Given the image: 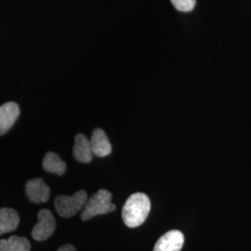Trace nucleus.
<instances>
[{
    "mask_svg": "<svg viewBox=\"0 0 251 251\" xmlns=\"http://www.w3.org/2000/svg\"><path fill=\"white\" fill-rule=\"evenodd\" d=\"M151 209V202L144 193H135L126 199L122 208V219L129 228L143 225Z\"/></svg>",
    "mask_w": 251,
    "mask_h": 251,
    "instance_id": "1",
    "label": "nucleus"
},
{
    "mask_svg": "<svg viewBox=\"0 0 251 251\" xmlns=\"http://www.w3.org/2000/svg\"><path fill=\"white\" fill-rule=\"evenodd\" d=\"M116 208V205L112 203V194L105 189H100L87 200L82 209L81 220L86 222L96 216L113 212Z\"/></svg>",
    "mask_w": 251,
    "mask_h": 251,
    "instance_id": "2",
    "label": "nucleus"
},
{
    "mask_svg": "<svg viewBox=\"0 0 251 251\" xmlns=\"http://www.w3.org/2000/svg\"><path fill=\"white\" fill-rule=\"evenodd\" d=\"M88 200L86 191L79 190L73 196H59L54 201L55 209L63 218H70L83 209Z\"/></svg>",
    "mask_w": 251,
    "mask_h": 251,
    "instance_id": "3",
    "label": "nucleus"
},
{
    "mask_svg": "<svg viewBox=\"0 0 251 251\" xmlns=\"http://www.w3.org/2000/svg\"><path fill=\"white\" fill-rule=\"evenodd\" d=\"M56 228L53 214L49 209H41L37 215V224L32 231V236L36 241H45L51 236Z\"/></svg>",
    "mask_w": 251,
    "mask_h": 251,
    "instance_id": "4",
    "label": "nucleus"
},
{
    "mask_svg": "<svg viewBox=\"0 0 251 251\" xmlns=\"http://www.w3.org/2000/svg\"><path fill=\"white\" fill-rule=\"evenodd\" d=\"M25 192L28 199L36 204L45 203L50 198V190L40 178L30 179L25 184Z\"/></svg>",
    "mask_w": 251,
    "mask_h": 251,
    "instance_id": "5",
    "label": "nucleus"
},
{
    "mask_svg": "<svg viewBox=\"0 0 251 251\" xmlns=\"http://www.w3.org/2000/svg\"><path fill=\"white\" fill-rule=\"evenodd\" d=\"M184 243V236L178 230H171L163 234L154 245L153 251H180Z\"/></svg>",
    "mask_w": 251,
    "mask_h": 251,
    "instance_id": "6",
    "label": "nucleus"
},
{
    "mask_svg": "<svg viewBox=\"0 0 251 251\" xmlns=\"http://www.w3.org/2000/svg\"><path fill=\"white\" fill-rule=\"evenodd\" d=\"M20 116V108L16 102L9 101L0 106V136L6 134L14 125Z\"/></svg>",
    "mask_w": 251,
    "mask_h": 251,
    "instance_id": "7",
    "label": "nucleus"
},
{
    "mask_svg": "<svg viewBox=\"0 0 251 251\" xmlns=\"http://www.w3.org/2000/svg\"><path fill=\"white\" fill-rule=\"evenodd\" d=\"M90 142L93 154L98 157L107 156L112 152V145L105 132L101 128H96L93 130Z\"/></svg>",
    "mask_w": 251,
    "mask_h": 251,
    "instance_id": "8",
    "label": "nucleus"
},
{
    "mask_svg": "<svg viewBox=\"0 0 251 251\" xmlns=\"http://www.w3.org/2000/svg\"><path fill=\"white\" fill-rule=\"evenodd\" d=\"M73 153H74V157L77 161L81 163H90L93 157L90 139H88L85 135H76L75 138Z\"/></svg>",
    "mask_w": 251,
    "mask_h": 251,
    "instance_id": "9",
    "label": "nucleus"
},
{
    "mask_svg": "<svg viewBox=\"0 0 251 251\" xmlns=\"http://www.w3.org/2000/svg\"><path fill=\"white\" fill-rule=\"evenodd\" d=\"M19 224L20 217L16 210L9 207L0 209V235L15 231Z\"/></svg>",
    "mask_w": 251,
    "mask_h": 251,
    "instance_id": "10",
    "label": "nucleus"
},
{
    "mask_svg": "<svg viewBox=\"0 0 251 251\" xmlns=\"http://www.w3.org/2000/svg\"><path fill=\"white\" fill-rule=\"evenodd\" d=\"M43 169L47 172L54 173L59 176L63 175L66 171V164L55 152H49L43 159Z\"/></svg>",
    "mask_w": 251,
    "mask_h": 251,
    "instance_id": "11",
    "label": "nucleus"
},
{
    "mask_svg": "<svg viewBox=\"0 0 251 251\" xmlns=\"http://www.w3.org/2000/svg\"><path fill=\"white\" fill-rule=\"evenodd\" d=\"M31 245L25 237L12 235L9 239L0 240V251H30Z\"/></svg>",
    "mask_w": 251,
    "mask_h": 251,
    "instance_id": "12",
    "label": "nucleus"
},
{
    "mask_svg": "<svg viewBox=\"0 0 251 251\" xmlns=\"http://www.w3.org/2000/svg\"><path fill=\"white\" fill-rule=\"evenodd\" d=\"M175 9L183 12H189L195 9L197 0H171Z\"/></svg>",
    "mask_w": 251,
    "mask_h": 251,
    "instance_id": "13",
    "label": "nucleus"
},
{
    "mask_svg": "<svg viewBox=\"0 0 251 251\" xmlns=\"http://www.w3.org/2000/svg\"><path fill=\"white\" fill-rule=\"evenodd\" d=\"M57 251H77L75 250V248L72 246V245H69V244H66V245H63V247H61L59 250Z\"/></svg>",
    "mask_w": 251,
    "mask_h": 251,
    "instance_id": "14",
    "label": "nucleus"
}]
</instances>
